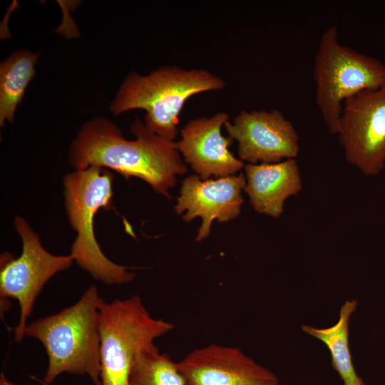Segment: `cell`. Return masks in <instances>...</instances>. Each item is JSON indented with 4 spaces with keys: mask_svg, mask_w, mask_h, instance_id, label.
<instances>
[{
    "mask_svg": "<svg viewBox=\"0 0 385 385\" xmlns=\"http://www.w3.org/2000/svg\"><path fill=\"white\" fill-rule=\"evenodd\" d=\"M130 130L136 136L133 140L125 139L120 128L104 117L86 122L70 146V164L75 170L97 166L126 178H139L170 197L177 175L188 171L175 142L156 135L138 118Z\"/></svg>",
    "mask_w": 385,
    "mask_h": 385,
    "instance_id": "6da1fadb",
    "label": "cell"
},
{
    "mask_svg": "<svg viewBox=\"0 0 385 385\" xmlns=\"http://www.w3.org/2000/svg\"><path fill=\"white\" fill-rule=\"evenodd\" d=\"M101 299L91 285L73 305L28 324L25 336L38 340L47 354L46 383L68 373L87 375L95 385L101 384Z\"/></svg>",
    "mask_w": 385,
    "mask_h": 385,
    "instance_id": "7a4b0ae2",
    "label": "cell"
},
{
    "mask_svg": "<svg viewBox=\"0 0 385 385\" xmlns=\"http://www.w3.org/2000/svg\"><path fill=\"white\" fill-rule=\"evenodd\" d=\"M225 85L221 76L205 69L164 66L145 76L133 71L109 108L114 115L144 110L145 125L160 137L175 141L178 115L187 100L199 93L222 90Z\"/></svg>",
    "mask_w": 385,
    "mask_h": 385,
    "instance_id": "3957f363",
    "label": "cell"
},
{
    "mask_svg": "<svg viewBox=\"0 0 385 385\" xmlns=\"http://www.w3.org/2000/svg\"><path fill=\"white\" fill-rule=\"evenodd\" d=\"M113 180L108 170L90 166L66 175L63 183L66 212L77 234L70 255L95 279L108 285H120L131 282L135 274L128 271V267L114 263L103 253L93 230L96 212L101 207H111Z\"/></svg>",
    "mask_w": 385,
    "mask_h": 385,
    "instance_id": "277c9868",
    "label": "cell"
},
{
    "mask_svg": "<svg viewBox=\"0 0 385 385\" xmlns=\"http://www.w3.org/2000/svg\"><path fill=\"white\" fill-rule=\"evenodd\" d=\"M312 78L317 107L329 133L336 135L344 102L385 84V63L341 43L337 27L331 26L319 38Z\"/></svg>",
    "mask_w": 385,
    "mask_h": 385,
    "instance_id": "5b68a950",
    "label": "cell"
},
{
    "mask_svg": "<svg viewBox=\"0 0 385 385\" xmlns=\"http://www.w3.org/2000/svg\"><path fill=\"white\" fill-rule=\"evenodd\" d=\"M174 327L168 321L153 317L138 295L110 302L101 299L100 385H128L136 356L157 349L155 340Z\"/></svg>",
    "mask_w": 385,
    "mask_h": 385,
    "instance_id": "8992f818",
    "label": "cell"
},
{
    "mask_svg": "<svg viewBox=\"0 0 385 385\" xmlns=\"http://www.w3.org/2000/svg\"><path fill=\"white\" fill-rule=\"evenodd\" d=\"M14 225L22 242L21 255L1 258V300H17L20 316L14 328V339L21 342L25 337L27 320L35 300L45 284L56 274L68 269L74 261L69 255H54L41 245L38 235L21 217H16Z\"/></svg>",
    "mask_w": 385,
    "mask_h": 385,
    "instance_id": "52a82bcc",
    "label": "cell"
},
{
    "mask_svg": "<svg viewBox=\"0 0 385 385\" xmlns=\"http://www.w3.org/2000/svg\"><path fill=\"white\" fill-rule=\"evenodd\" d=\"M346 162L366 176L385 168V84L359 93L342 106L336 134Z\"/></svg>",
    "mask_w": 385,
    "mask_h": 385,
    "instance_id": "ba28073f",
    "label": "cell"
},
{
    "mask_svg": "<svg viewBox=\"0 0 385 385\" xmlns=\"http://www.w3.org/2000/svg\"><path fill=\"white\" fill-rule=\"evenodd\" d=\"M225 128L237 142L239 158L250 164L275 163L295 158L299 136L292 123L277 109L240 111Z\"/></svg>",
    "mask_w": 385,
    "mask_h": 385,
    "instance_id": "9c48e42d",
    "label": "cell"
},
{
    "mask_svg": "<svg viewBox=\"0 0 385 385\" xmlns=\"http://www.w3.org/2000/svg\"><path fill=\"white\" fill-rule=\"evenodd\" d=\"M188 385H277V376L237 347L210 344L177 362Z\"/></svg>",
    "mask_w": 385,
    "mask_h": 385,
    "instance_id": "30bf717a",
    "label": "cell"
},
{
    "mask_svg": "<svg viewBox=\"0 0 385 385\" xmlns=\"http://www.w3.org/2000/svg\"><path fill=\"white\" fill-rule=\"evenodd\" d=\"M245 185L243 173L216 180L190 175L182 183L175 212L181 215L186 211L183 219L187 222L196 217L202 219L196 240H202L210 235L213 220L225 222L240 215Z\"/></svg>",
    "mask_w": 385,
    "mask_h": 385,
    "instance_id": "8fae6325",
    "label": "cell"
},
{
    "mask_svg": "<svg viewBox=\"0 0 385 385\" xmlns=\"http://www.w3.org/2000/svg\"><path fill=\"white\" fill-rule=\"evenodd\" d=\"M228 120V113L220 111L210 117L192 119L180 130L176 148L202 180L211 175H233L245 167L243 161L228 149L233 140L221 133Z\"/></svg>",
    "mask_w": 385,
    "mask_h": 385,
    "instance_id": "7c38bea8",
    "label": "cell"
},
{
    "mask_svg": "<svg viewBox=\"0 0 385 385\" xmlns=\"http://www.w3.org/2000/svg\"><path fill=\"white\" fill-rule=\"evenodd\" d=\"M244 191L258 213L278 218L284 212L287 199L302 188L300 170L295 158L275 163H247L244 167Z\"/></svg>",
    "mask_w": 385,
    "mask_h": 385,
    "instance_id": "4fadbf2b",
    "label": "cell"
},
{
    "mask_svg": "<svg viewBox=\"0 0 385 385\" xmlns=\"http://www.w3.org/2000/svg\"><path fill=\"white\" fill-rule=\"evenodd\" d=\"M357 307L355 299L344 302L340 308L337 322L327 328H317L307 324L302 330L307 334L320 340L329 349L332 364L339 374L344 385H365L356 373L349 346V326L351 316Z\"/></svg>",
    "mask_w": 385,
    "mask_h": 385,
    "instance_id": "5bb4252c",
    "label": "cell"
},
{
    "mask_svg": "<svg viewBox=\"0 0 385 385\" xmlns=\"http://www.w3.org/2000/svg\"><path fill=\"white\" fill-rule=\"evenodd\" d=\"M39 53L21 49L0 65V125L11 123L28 85L35 74Z\"/></svg>",
    "mask_w": 385,
    "mask_h": 385,
    "instance_id": "9a60e30c",
    "label": "cell"
},
{
    "mask_svg": "<svg viewBox=\"0 0 385 385\" xmlns=\"http://www.w3.org/2000/svg\"><path fill=\"white\" fill-rule=\"evenodd\" d=\"M128 385H188L177 362L158 350L138 354L133 361Z\"/></svg>",
    "mask_w": 385,
    "mask_h": 385,
    "instance_id": "2e32d148",
    "label": "cell"
},
{
    "mask_svg": "<svg viewBox=\"0 0 385 385\" xmlns=\"http://www.w3.org/2000/svg\"><path fill=\"white\" fill-rule=\"evenodd\" d=\"M0 385H16L15 384L10 381L4 373L1 374L0 376Z\"/></svg>",
    "mask_w": 385,
    "mask_h": 385,
    "instance_id": "e0dca14e",
    "label": "cell"
},
{
    "mask_svg": "<svg viewBox=\"0 0 385 385\" xmlns=\"http://www.w3.org/2000/svg\"><path fill=\"white\" fill-rule=\"evenodd\" d=\"M277 385H285V384H280V383H279V384H277Z\"/></svg>",
    "mask_w": 385,
    "mask_h": 385,
    "instance_id": "ac0fdd59",
    "label": "cell"
}]
</instances>
